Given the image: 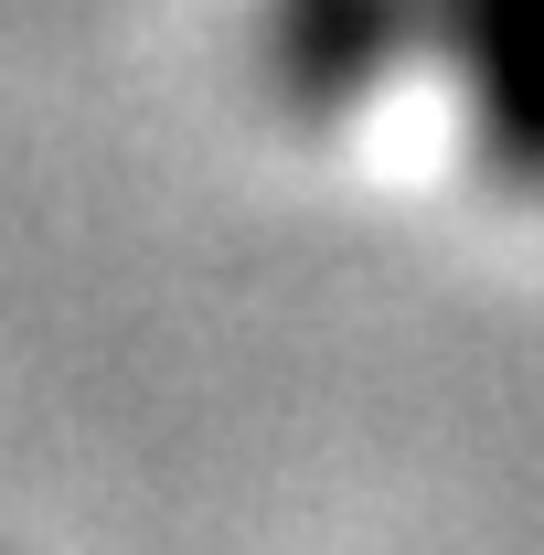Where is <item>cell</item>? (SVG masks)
<instances>
[{
  "label": "cell",
  "mask_w": 544,
  "mask_h": 555,
  "mask_svg": "<svg viewBox=\"0 0 544 555\" xmlns=\"http://www.w3.org/2000/svg\"><path fill=\"white\" fill-rule=\"evenodd\" d=\"M416 86L459 107L491 193L544 204V0H416Z\"/></svg>",
  "instance_id": "obj_1"
}]
</instances>
